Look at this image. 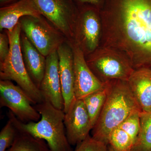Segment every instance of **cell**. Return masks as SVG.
<instances>
[{"mask_svg": "<svg viewBox=\"0 0 151 151\" xmlns=\"http://www.w3.org/2000/svg\"><path fill=\"white\" fill-rule=\"evenodd\" d=\"M100 47L120 52L134 69L151 68V0H106Z\"/></svg>", "mask_w": 151, "mask_h": 151, "instance_id": "cell-1", "label": "cell"}, {"mask_svg": "<svg viewBox=\"0 0 151 151\" xmlns=\"http://www.w3.org/2000/svg\"><path fill=\"white\" fill-rule=\"evenodd\" d=\"M107 96L99 119L92 129V137L108 145V137L130 114L140 110L127 81L113 80L105 82Z\"/></svg>", "mask_w": 151, "mask_h": 151, "instance_id": "cell-2", "label": "cell"}, {"mask_svg": "<svg viewBox=\"0 0 151 151\" xmlns=\"http://www.w3.org/2000/svg\"><path fill=\"white\" fill-rule=\"evenodd\" d=\"M34 106L41 116L38 122L23 123L9 111V119L17 129L44 140L50 151H72L66 136L63 110L55 108L46 100Z\"/></svg>", "mask_w": 151, "mask_h": 151, "instance_id": "cell-3", "label": "cell"}, {"mask_svg": "<svg viewBox=\"0 0 151 151\" xmlns=\"http://www.w3.org/2000/svg\"><path fill=\"white\" fill-rule=\"evenodd\" d=\"M10 42V51L4 61L0 63L1 80L15 81L27 95L33 105L44 101L40 90L32 81L25 65L22 53L19 22L11 31H6Z\"/></svg>", "mask_w": 151, "mask_h": 151, "instance_id": "cell-4", "label": "cell"}, {"mask_svg": "<svg viewBox=\"0 0 151 151\" xmlns=\"http://www.w3.org/2000/svg\"><path fill=\"white\" fill-rule=\"evenodd\" d=\"M86 57L89 68L103 83L113 80L128 81L135 70L125 55L109 47L100 46Z\"/></svg>", "mask_w": 151, "mask_h": 151, "instance_id": "cell-5", "label": "cell"}, {"mask_svg": "<svg viewBox=\"0 0 151 151\" xmlns=\"http://www.w3.org/2000/svg\"><path fill=\"white\" fill-rule=\"evenodd\" d=\"M22 31L44 56H48L65 41V36L42 16H26L19 20Z\"/></svg>", "mask_w": 151, "mask_h": 151, "instance_id": "cell-6", "label": "cell"}, {"mask_svg": "<svg viewBox=\"0 0 151 151\" xmlns=\"http://www.w3.org/2000/svg\"><path fill=\"white\" fill-rule=\"evenodd\" d=\"M42 16L73 42L78 13L72 0H32Z\"/></svg>", "mask_w": 151, "mask_h": 151, "instance_id": "cell-7", "label": "cell"}, {"mask_svg": "<svg viewBox=\"0 0 151 151\" xmlns=\"http://www.w3.org/2000/svg\"><path fill=\"white\" fill-rule=\"evenodd\" d=\"M102 32L101 15L97 9L86 7L78 13L73 42L81 49L85 57L100 47Z\"/></svg>", "mask_w": 151, "mask_h": 151, "instance_id": "cell-8", "label": "cell"}, {"mask_svg": "<svg viewBox=\"0 0 151 151\" xmlns=\"http://www.w3.org/2000/svg\"><path fill=\"white\" fill-rule=\"evenodd\" d=\"M24 91L9 80L0 81V107H6L20 122H37L40 114Z\"/></svg>", "mask_w": 151, "mask_h": 151, "instance_id": "cell-9", "label": "cell"}, {"mask_svg": "<svg viewBox=\"0 0 151 151\" xmlns=\"http://www.w3.org/2000/svg\"><path fill=\"white\" fill-rule=\"evenodd\" d=\"M73 48L74 72V91L76 99L82 100L87 95L103 89V83L89 68L86 58L81 49L74 42Z\"/></svg>", "mask_w": 151, "mask_h": 151, "instance_id": "cell-10", "label": "cell"}, {"mask_svg": "<svg viewBox=\"0 0 151 151\" xmlns=\"http://www.w3.org/2000/svg\"><path fill=\"white\" fill-rule=\"evenodd\" d=\"M64 124L70 145H77L89 136L92 127L83 100H74L65 113Z\"/></svg>", "mask_w": 151, "mask_h": 151, "instance_id": "cell-11", "label": "cell"}, {"mask_svg": "<svg viewBox=\"0 0 151 151\" xmlns=\"http://www.w3.org/2000/svg\"><path fill=\"white\" fill-rule=\"evenodd\" d=\"M45 100L55 108L63 110L64 100L61 91L57 50L46 57V65L39 88Z\"/></svg>", "mask_w": 151, "mask_h": 151, "instance_id": "cell-12", "label": "cell"}, {"mask_svg": "<svg viewBox=\"0 0 151 151\" xmlns=\"http://www.w3.org/2000/svg\"><path fill=\"white\" fill-rule=\"evenodd\" d=\"M57 52L61 91L64 103L63 111L65 113L76 99L73 51L71 42L65 40L58 47Z\"/></svg>", "mask_w": 151, "mask_h": 151, "instance_id": "cell-13", "label": "cell"}, {"mask_svg": "<svg viewBox=\"0 0 151 151\" xmlns=\"http://www.w3.org/2000/svg\"><path fill=\"white\" fill-rule=\"evenodd\" d=\"M31 16L37 17L42 15L32 0H18L0 9V29L11 31L22 17Z\"/></svg>", "mask_w": 151, "mask_h": 151, "instance_id": "cell-14", "label": "cell"}, {"mask_svg": "<svg viewBox=\"0 0 151 151\" xmlns=\"http://www.w3.org/2000/svg\"><path fill=\"white\" fill-rule=\"evenodd\" d=\"M127 82L141 111L151 112V68L135 69Z\"/></svg>", "mask_w": 151, "mask_h": 151, "instance_id": "cell-15", "label": "cell"}, {"mask_svg": "<svg viewBox=\"0 0 151 151\" xmlns=\"http://www.w3.org/2000/svg\"><path fill=\"white\" fill-rule=\"evenodd\" d=\"M21 44L26 68L32 80L39 89L45 71L46 57L33 45L23 32L21 36Z\"/></svg>", "mask_w": 151, "mask_h": 151, "instance_id": "cell-16", "label": "cell"}, {"mask_svg": "<svg viewBox=\"0 0 151 151\" xmlns=\"http://www.w3.org/2000/svg\"><path fill=\"white\" fill-rule=\"evenodd\" d=\"M9 151H50L44 140L18 131L12 145Z\"/></svg>", "mask_w": 151, "mask_h": 151, "instance_id": "cell-17", "label": "cell"}, {"mask_svg": "<svg viewBox=\"0 0 151 151\" xmlns=\"http://www.w3.org/2000/svg\"><path fill=\"white\" fill-rule=\"evenodd\" d=\"M107 96L106 85L103 89L87 95L82 99L89 116L92 129L103 109Z\"/></svg>", "mask_w": 151, "mask_h": 151, "instance_id": "cell-18", "label": "cell"}, {"mask_svg": "<svg viewBox=\"0 0 151 151\" xmlns=\"http://www.w3.org/2000/svg\"><path fill=\"white\" fill-rule=\"evenodd\" d=\"M131 151H151V112H141L140 128Z\"/></svg>", "mask_w": 151, "mask_h": 151, "instance_id": "cell-19", "label": "cell"}, {"mask_svg": "<svg viewBox=\"0 0 151 151\" xmlns=\"http://www.w3.org/2000/svg\"><path fill=\"white\" fill-rule=\"evenodd\" d=\"M134 144L129 135L119 127L112 130L108 137V145L114 151H131Z\"/></svg>", "mask_w": 151, "mask_h": 151, "instance_id": "cell-20", "label": "cell"}, {"mask_svg": "<svg viewBox=\"0 0 151 151\" xmlns=\"http://www.w3.org/2000/svg\"><path fill=\"white\" fill-rule=\"evenodd\" d=\"M141 112L140 110H139L133 111L118 127L129 135L134 144L137 137L140 128Z\"/></svg>", "mask_w": 151, "mask_h": 151, "instance_id": "cell-21", "label": "cell"}, {"mask_svg": "<svg viewBox=\"0 0 151 151\" xmlns=\"http://www.w3.org/2000/svg\"><path fill=\"white\" fill-rule=\"evenodd\" d=\"M18 131L13 122L9 119L0 132V151H6L14 142Z\"/></svg>", "mask_w": 151, "mask_h": 151, "instance_id": "cell-22", "label": "cell"}, {"mask_svg": "<svg viewBox=\"0 0 151 151\" xmlns=\"http://www.w3.org/2000/svg\"><path fill=\"white\" fill-rule=\"evenodd\" d=\"M108 146L94 139L91 136L87 137L76 145L74 151H106Z\"/></svg>", "mask_w": 151, "mask_h": 151, "instance_id": "cell-23", "label": "cell"}, {"mask_svg": "<svg viewBox=\"0 0 151 151\" xmlns=\"http://www.w3.org/2000/svg\"><path fill=\"white\" fill-rule=\"evenodd\" d=\"M10 51L9 40L6 32L0 34V63L5 60Z\"/></svg>", "mask_w": 151, "mask_h": 151, "instance_id": "cell-24", "label": "cell"}, {"mask_svg": "<svg viewBox=\"0 0 151 151\" xmlns=\"http://www.w3.org/2000/svg\"><path fill=\"white\" fill-rule=\"evenodd\" d=\"M78 1L82 3H86V4L96 5L99 3L100 0H78Z\"/></svg>", "mask_w": 151, "mask_h": 151, "instance_id": "cell-25", "label": "cell"}, {"mask_svg": "<svg viewBox=\"0 0 151 151\" xmlns=\"http://www.w3.org/2000/svg\"><path fill=\"white\" fill-rule=\"evenodd\" d=\"M14 1L15 0H0V3H1V6H3L5 4H8L9 3H10Z\"/></svg>", "mask_w": 151, "mask_h": 151, "instance_id": "cell-26", "label": "cell"}, {"mask_svg": "<svg viewBox=\"0 0 151 151\" xmlns=\"http://www.w3.org/2000/svg\"><path fill=\"white\" fill-rule=\"evenodd\" d=\"M114 151V150H113V149L112 148V147L109 145L108 146V149H107V151Z\"/></svg>", "mask_w": 151, "mask_h": 151, "instance_id": "cell-27", "label": "cell"}]
</instances>
